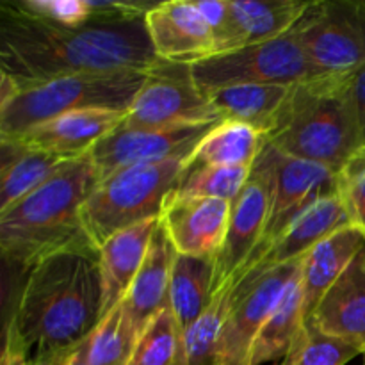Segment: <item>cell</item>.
Listing matches in <instances>:
<instances>
[{
    "label": "cell",
    "mask_w": 365,
    "mask_h": 365,
    "mask_svg": "<svg viewBox=\"0 0 365 365\" xmlns=\"http://www.w3.org/2000/svg\"><path fill=\"white\" fill-rule=\"evenodd\" d=\"M216 259L202 257H175L171 271L168 303L182 331L187 330L209 307L214 296Z\"/></svg>",
    "instance_id": "obj_25"
},
{
    "label": "cell",
    "mask_w": 365,
    "mask_h": 365,
    "mask_svg": "<svg viewBox=\"0 0 365 365\" xmlns=\"http://www.w3.org/2000/svg\"><path fill=\"white\" fill-rule=\"evenodd\" d=\"M103 317L98 250L89 241L36 264L21 287L9 323L34 356L71 353Z\"/></svg>",
    "instance_id": "obj_2"
},
{
    "label": "cell",
    "mask_w": 365,
    "mask_h": 365,
    "mask_svg": "<svg viewBox=\"0 0 365 365\" xmlns=\"http://www.w3.org/2000/svg\"><path fill=\"white\" fill-rule=\"evenodd\" d=\"M359 355H364L359 346L324 334L316 323L307 319L287 356L278 365H346Z\"/></svg>",
    "instance_id": "obj_30"
},
{
    "label": "cell",
    "mask_w": 365,
    "mask_h": 365,
    "mask_svg": "<svg viewBox=\"0 0 365 365\" xmlns=\"http://www.w3.org/2000/svg\"><path fill=\"white\" fill-rule=\"evenodd\" d=\"M89 337H91V335H89ZM66 365H89V339L75 348V351L71 353Z\"/></svg>",
    "instance_id": "obj_38"
},
{
    "label": "cell",
    "mask_w": 365,
    "mask_h": 365,
    "mask_svg": "<svg viewBox=\"0 0 365 365\" xmlns=\"http://www.w3.org/2000/svg\"><path fill=\"white\" fill-rule=\"evenodd\" d=\"M232 289L234 285L220 289L202 316L184 331L187 365H217V349L230 309Z\"/></svg>",
    "instance_id": "obj_29"
},
{
    "label": "cell",
    "mask_w": 365,
    "mask_h": 365,
    "mask_svg": "<svg viewBox=\"0 0 365 365\" xmlns=\"http://www.w3.org/2000/svg\"><path fill=\"white\" fill-rule=\"evenodd\" d=\"M138 341V334L120 303L89 337V365H130Z\"/></svg>",
    "instance_id": "obj_32"
},
{
    "label": "cell",
    "mask_w": 365,
    "mask_h": 365,
    "mask_svg": "<svg viewBox=\"0 0 365 365\" xmlns=\"http://www.w3.org/2000/svg\"><path fill=\"white\" fill-rule=\"evenodd\" d=\"M264 153L269 160L273 177L271 212L264 230L262 241L257 246L248 266L239 280L266 257L273 242L314 203L339 192V173L321 164L296 159L274 148L271 143L264 145ZM237 280V282H239ZM235 282V284H237Z\"/></svg>",
    "instance_id": "obj_10"
},
{
    "label": "cell",
    "mask_w": 365,
    "mask_h": 365,
    "mask_svg": "<svg viewBox=\"0 0 365 365\" xmlns=\"http://www.w3.org/2000/svg\"><path fill=\"white\" fill-rule=\"evenodd\" d=\"M125 114L127 113L103 109L75 110L0 141L14 143L27 150L57 153L68 159H78L88 155L96 143L116 130L123 123Z\"/></svg>",
    "instance_id": "obj_17"
},
{
    "label": "cell",
    "mask_w": 365,
    "mask_h": 365,
    "mask_svg": "<svg viewBox=\"0 0 365 365\" xmlns=\"http://www.w3.org/2000/svg\"><path fill=\"white\" fill-rule=\"evenodd\" d=\"M189 163L191 157H175L121 168L102 178L82 209L88 241L98 250L118 232L160 217Z\"/></svg>",
    "instance_id": "obj_6"
},
{
    "label": "cell",
    "mask_w": 365,
    "mask_h": 365,
    "mask_svg": "<svg viewBox=\"0 0 365 365\" xmlns=\"http://www.w3.org/2000/svg\"><path fill=\"white\" fill-rule=\"evenodd\" d=\"M303 260L246 273L232 289L230 309L221 334L217 365H252L253 346Z\"/></svg>",
    "instance_id": "obj_11"
},
{
    "label": "cell",
    "mask_w": 365,
    "mask_h": 365,
    "mask_svg": "<svg viewBox=\"0 0 365 365\" xmlns=\"http://www.w3.org/2000/svg\"><path fill=\"white\" fill-rule=\"evenodd\" d=\"M0 365H29V351L18 331L11 323H7L4 335V349Z\"/></svg>",
    "instance_id": "obj_35"
},
{
    "label": "cell",
    "mask_w": 365,
    "mask_h": 365,
    "mask_svg": "<svg viewBox=\"0 0 365 365\" xmlns=\"http://www.w3.org/2000/svg\"><path fill=\"white\" fill-rule=\"evenodd\" d=\"M175 257H177V252L159 221L152 235L145 262H143L132 287L128 289L127 296L121 302L138 337H141L150 321L168 303Z\"/></svg>",
    "instance_id": "obj_20"
},
{
    "label": "cell",
    "mask_w": 365,
    "mask_h": 365,
    "mask_svg": "<svg viewBox=\"0 0 365 365\" xmlns=\"http://www.w3.org/2000/svg\"><path fill=\"white\" fill-rule=\"evenodd\" d=\"M252 168L207 166V164L189 163L180 184L175 189V195L234 202L248 182Z\"/></svg>",
    "instance_id": "obj_31"
},
{
    "label": "cell",
    "mask_w": 365,
    "mask_h": 365,
    "mask_svg": "<svg viewBox=\"0 0 365 365\" xmlns=\"http://www.w3.org/2000/svg\"><path fill=\"white\" fill-rule=\"evenodd\" d=\"M339 196L344 202L351 227L365 235V148L339 171Z\"/></svg>",
    "instance_id": "obj_34"
},
{
    "label": "cell",
    "mask_w": 365,
    "mask_h": 365,
    "mask_svg": "<svg viewBox=\"0 0 365 365\" xmlns=\"http://www.w3.org/2000/svg\"><path fill=\"white\" fill-rule=\"evenodd\" d=\"M145 21L159 59L192 64L216 53L212 31L195 2H157Z\"/></svg>",
    "instance_id": "obj_16"
},
{
    "label": "cell",
    "mask_w": 365,
    "mask_h": 365,
    "mask_svg": "<svg viewBox=\"0 0 365 365\" xmlns=\"http://www.w3.org/2000/svg\"><path fill=\"white\" fill-rule=\"evenodd\" d=\"M191 73L207 96L232 86H291L319 77L292 32L271 41L196 61L191 64Z\"/></svg>",
    "instance_id": "obj_7"
},
{
    "label": "cell",
    "mask_w": 365,
    "mask_h": 365,
    "mask_svg": "<svg viewBox=\"0 0 365 365\" xmlns=\"http://www.w3.org/2000/svg\"><path fill=\"white\" fill-rule=\"evenodd\" d=\"M351 93L353 100H355L356 113H359L360 128H362L365 143V66L360 68L355 75H351Z\"/></svg>",
    "instance_id": "obj_36"
},
{
    "label": "cell",
    "mask_w": 365,
    "mask_h": 365,
    "mask_svg": "<svg viewBox=\"0 0 365 365\" xmlns=\"http://www.w3.org/2000/svg\"><path fill=\"white\" fill-rule=\"evenodd\" d=\"M145 18L66 27L0 6V71L16 86L70 75L148 71L159 63Z\"/></svg>",
    "instance_id": "obj_1"
},
{
    "label": "cell",
    "mask_w": 365,
    "mask_h": 365,
    "mask_svg": "<svg viewBox=\"0 0 365 365\" xmlns=\"http://www.w3.org/2000/svg\"><path fill=\"white\" fill-rule=\"evenodd\" d=\"M309 6L310 2L299 0H228L225 18L212 31L216 53L232 52L289 34Z\"/></svg>",
    "instance_id": "obj_15"
},
{
    "label": "cell",
    "mask_w": 365,
    "mask_h": 365,
    "mask_svg": "<svg viewBox=\"0 0 365 365\" xmlns=\"http://www.w3.org/2000/svg\"><path fill=\"white\" fill-rule=\"evenodd\" d=\"M267 143L287 155L339 173L365 148L351 77L319 75L296 84Z\"/></svg>",
    "instance_id": "obj_4"
},
{
    "label": "cell",
    "mask_w": 365,
    "mask_h": 365,
    "mask_svg": "<svg viewBox=\"0 0 365 365\" xmlns=\"http://www.w3.org/2000/svg\"><path fill=\"white\" fill-rule=\"evenodd\" d=\"M214 121H221V118L209 96L196 86L191 64L160 59L146 71L145 82L132 100L121 127L155 130Z\"/></svg>",
    "instance_id": "obj_9"
},
{
    "label": "cell",
    "mask_w": 365,
    "mask_h": 365,
    "mask_svg": "<svg viewBox=\"0 0 365 365\" xmlns=\"http://www.w3.org/2000/svg\"><path fill=\"white\" fill-rule=\"evenodd\" d=\"M351 227L344 202L337 195L327 196L314 203L309 210L302 214L269 248L262 260L253 269L280 266V264L303 260L307 253L312 252L319 242L334 235L335 232ZM248 271V273H250Z\"/></svg>",
    "instance_id": "obj_21"
},
{
    "label": "cell",
    "mask_w": 365,
    "mask_h": 365,
    "mask_svg": "<svg viewBox=\"0 0 365 365\" xmlns=\"http://www.w3.org/2000/svg\"><path fill=\"white\" fill-rule=\"evenodd\" d=\"M267 138L241 121H220L196 146L192 164L253 168Z\"/></svg>",
    "instance_id": "obj_27"
},
{
    "label": "cell",
    "mask_w": 365,
    "mask_h": 365,
    "mask_svg": "<svg viewBox=\"0 0 365 365\" xmlns=\"http://www.w3.org/2000/svg\"><path fill=\"white\" fill-rule=\"evenodd\" d=\"M75 351V349H73ZM71 351V353H73ZM71 353H52V355H38L29 360V365H66Z\"/></svg>",
    "instance_id": "obj_37"
},
{
    "label": "cell",
    "mask_w": 365,
    "mask_h": 365,
    "mask_svg": "<svg viewBox=\"0 0 365 365\" xmlns=\"http://www.w3.org/2000/svg\"><path fill=\"white\" fill-rule=\"evenodd\" d=\"M309 319L324 334L356 344L365 356V246Z\"/></svg>",
    "instance_id": "obj_18"
},
{
    "label": "cell",
    "mask_w": 365,
    "mask_h": 365,
    "mask_svg": "<svg viewBox=\"0 0 365 365\" xmlns=\"http://www.w3.org/2000/svg\"><path fill=\"white\" fill-rule=\"evenodd\" d=\"M6 4L21 14L66 27H78L91 18L88 0H6Z\"/></svg>",
    "instance_id": "obj_33"
},
{
    "label": "cell",
    "mask_w": 365,
    "mask_h": 365,
    "mask_svg": "<svg viewBox=\"0 0 365 365\" xmlns=\"http://www.w3.org/2000/svg\"><path fill=\"white\" fill-rule=\"evenodd\" d=\"M217 123L220 121L177 125L155 130H130L120 125L107 138L96 143L88 155L102 180L121 168L159 163L175 157H192L196 146Z\"/></svg>",
    "instance_id": "obj_13"
},
{
    "label": "cell",
    "mask_w": 365,
    "mask_h": 365,
    "mask_svg": "<svg viewBox=\"0 0 365 365\" xmlns=\"http://www.w3.org/2000/svg\"><path fill=\"white\" fill-rule=\"evenodd\" d=\"M157 225L159 217L125 228L98 248L103 284V317L123 302L128 289L134 284L146 259Z\"/></svg>",
    "instance_id": "obj_19"
},
{
    "label": "cell",
    "mask_w": 365,
    "mask_h": 365,
    "mask_svg": "<svg viewBox=\"0 0 365 365\" xmlns=\"http://www.w3.org/2000/svg\"><path fill=\"white\" fill-rule=\"evenodd\" d=\"M146 71L107 75H70L36 84L16 86L2 75L0 139L75 110L103 109L127 113L145 82Z\"/></svg>",
    "instance_id": "obj_5"
},
{
    "label": "cell",
    "mask_w": 365,
    "mask_h": 365,
    "mask_svg": "<svg viewBox=\"0 0 365 365\" xmlns=\"http://www.w3.org/2000/svg\"><path fill=\"white\" fill-rule=\"evenodd\" d=\"M232 202L217 198H187L175 191L159 221L178 255L216 259L227 237Z\"/></svg>",
    "instance_id": "obj_14"
},
{
    "label": "cell",
    "mask_w": 365,
    "mask_h": 365,
    "mask_svg": "<svg viewBox=\"0 0 365 365\" xmlns=\"http://www.w3.org/2000/svg\"><path fill=\"white\" fill-rule=\"evenodd\" d=\"M273 198V177L266 153L260 152L248 182L232 202L227 237L216 257L214 294L227 285H235L257 246L262 241Z\"/></svg>",
    "instance_id": "obj_12"
},
{
    "label": "cell",
    "mask_w": 365,
    "mask_h": 365,
    "mask_svg": "<svg viewBox=\"0 0 365 365\" xmlns=\"http://www.w3.org/2000/svg\"><path fill=\"white\" fill-rule=\"evenodd\" d=\"M364 365H365V364H364Z\"/></svg>",
    "instance_id": "obj_39"
},
{
    "label": "cell",
    "mask_w": 365,
    "mask_h": 365,
    "mask_svg": "<svg viewBox=\"0 0 365 365\" xmlns=\"http://www.w3.org/2000/svg\"><path fill=\"white\" fill-rule=\"evenodd\" d=\"M296 84L232 86L210 93L209 100L221 121L252 125L269 138L291 100Z\"/></svg>",
    "instance_id": "obj_22"
},
{
    "label": "cell",
    "mask_w": 365,
    "mask_h": 365,
    "mask_svg": "<svg viewBox=\"0 0 365 365\" xmlns=\"http://www.w3.org/2000/svg\"><path fill=\"white\" fill-rule=\"evenodd\" d=\"M365 246V235L355 227H346L307 253L302 267V289L305 319L312 316L316 307L341 278Z\"/></svg>",
    "instance_id": "obj_23"
},
{
    "label": "cell",
    "mask_w": 365,
    "mask_h": 365,
    "mask_svg": "<svg viewBox=\"0 0 365 365\" xmlns=\"http://www.w3.org/2000/svg\"><path fill=\"white\" fill-rule=\"evenodd\" d=\"M132 365H187L184 331L178 327L170 303L157 312L139 337Z\"/></svg>",
    "instance_id": "obj_28"
},
{
    "label": "cell",
    "mask_w": 365,
    "mask_h": 365,
    "mask_svg": "<svg viewBox=\"0 0 365 365\" xmlns=\"http://www.w3.org/2000/svg\"><path fill=\"white\" fill-rule=\"evenodd\" d=\"M305 321L302 271H299L287 285L284 296L266 319L264 327L260 328L253 346L252 365H264L285 359Z\"/></svg>",
    "instance_id": "obj_26"
},
{
    "label": "cell",
    "mask_w": 365,
    "mask_h": 365,
    "mask_svg": "<svg viewBox=\"0 0 365 365\" xmlns=\"http://www.w3.org/2000/svg\"><path fill=\"white\" fill-rule=\"evenodd\" d=\"M291 32L319 75L351 77L365 66V2H310Z\"/></svg>",
    "instance_id": "obj_8"
},
{
    "label": "cell",
    "mask_w": 365,
    "mask_h": 365,
    "mask_svg": "<svg viewBox=\"0 0 365 365\" xmlns=\"http://www.w3.org/2000/svg\"><path fill=\"white\" fill-rule=\"evenodd\" d=\"M2 145V180H0V212L31 195L71 160L39 150H27L9 141Z\"/></svg>",
    "instance_id": "obj_24"
},
{
    "label": "cell",
    "mask_w": 365,
    "mask_h": 365,
    "mask_svg": "<svg viewBox=\"0 0 365 365\" xmlns=\"http://www.w3.org/2000/svg\"><path fill=\"white\" fill-rule=\"evenodd\" d=\"M98 182V171L89 155L78 157L41 187L0 212L4 260L31 271L52 253L88 241L82 209Z\"/></svg>",
    "instance_id": "obj_3"
}]
</instances>
